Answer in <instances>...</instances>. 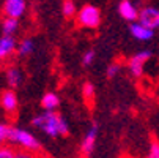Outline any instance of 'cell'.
<instances>
[{
	"label": "cell",
	"instance_id": "6da1fadb",
	"mask_svg": "<svg viewBox=\"0 0 159 158\" xmlns=\"http://www.w3.org/2000/svg\"><path fill=\"white\" fill-rule=\"evenodd\" d=\"M32 125L41 127L49 136H58V134H66L68 133L66 122L61 117L55 116L54 112H46V114H43V116H36L32 120Z\"/></svg>",
	"mask_w": 159,
	"mask_h": 158
},
{
	"label": "cell",
	"instance_id": "7a4b0ae2",
	"mask_svg": "<svg viewBox=\"0 0 159 158\" xmlns=\"http://www.w3.org/2000/svg\"><path fill=\"white\" fill-rule=\"evenodd\" d=\"M8 139L16 144H20L22 147H25L29 150H39V147H41L33 134H30L29 131H24V130H19V128L8 130Z\"/></svg>",
	"mask_w": 159,
	"mask_h": 158
},
{
	"label": "cell",
	"instance_id": "3957f363",
	"mask_svg": "<svg viewBox=\"0 0 159 158\" xmlns=\"http://www.w3.org/2000/svg\"><path fill=\"white\" fill-rule=\"evenodd\" d=\"M99 22H101V13L93 5H85L77 14V24L80 27L95 29L99 26Z\"/></svg>",
	"mask_w": 159,
	"mask_h": 158
},
{
	"label": "cell",
	"instance_id": "277c9868",
	"mask_svg": "<svg viewBox=\"0 0 159 158\" xmlns=\"http://www.w3.org/2000/svg\"><path fill=\"white\" fill-rule=\"evenodd\" d=\"M150 57H151V52H150V51H142V52H139V54H135V55L129 60V70H131V73H132L135 78L142 76V73H143V63H145Z\"/></svg>",
	"mask_w": 159,
	"mask_h": 158
},
{
	"label": "cell",
	"instance_id": "5b68a950",
	"mask_svg": "<svg viewBox=\"0 0 159 158\" xmlns=\"http://www.w3.org/2000/svg\"><path fill=\"white\" fill-rule=\"evenodd\" d=\"M139 21L142 22L143 26L156 29L159 27V10L156 8H143L139 13Z\"/></svg>",
	"mask_w": 159,
	"mask_h": 158
},
{
	"label": "cell",
	"instance_id": "8992f818",
	"mask_svg": "<svg viewBox=\"0 0 159 158\" xmlns=\"http://www.w3.org/2000/svg\"><path fill=\"white\" fill-rule=\"evenodd\" d=\"M25 11V2L24 0H7L3 3V13L11 17H20Z\"/></svg>",
	"mask_w": 159,
	"mask_h": 158
},
{
	"label": "cell",
	"instance_id": "52a82bcc",
	"mask_svg": "<svg viewBox=\"0 0 159 158\" xmlns=\"http://www.w3.org/2000/svg\"><path fill=\"white\" fill-rule=\"evenodd\" d=\"M129 30H131V33H132V36L135 40H140V41H148L154 35V29L143 26L142 22H140V24H131Z\"/></svg>",
	"mask_w": 159,
	"mask_h": 158
},
{
	"label": "cell",
	"instance_id": "ba28073f",
	"mask_svg": "<svg viewBox=\"0 0 159 158\" xmlns=\"http://www.w3.org/2000/svg\"><path fill=\"white\" fill-rule=\"evenodd\" d=\"M96 134H98V125L95 123L92 127V130H90L87 133L85 139L82 141V146H80V150L84 155H90L93 150H95V142H96Z\"/></svg>",
	"mask_w": 159,
	"mask_h": 158
},
{
	"label": "cell",
	"instance_id": "9c48e42d",
	"mask_svg": "<svg viewBox=\"0 0 159 158\" xmlns=\"http://www.w3.org/2000/svg\"><path fill=\"white\" fill-rule=\"evenodd\" d=\"M118 11H120V14H121L123 19L131 21V22L139 17V11H137V8H135L134 3H131L129 0H121L120 5H118Z\"/></svg>",
	"mask_w": 159,
	"mask_h": 158
},
{
	"label": "cell",
	"instance_id": "30bf717a",
	"mask_svg": "<svg viewBox=\"0 0 159 158\" xmlns=\"http://www.w3.org/2000/svg\"><path fill=\"white\" fill-rule=\"evenodd\" d=\"M0 103H2L3 109L8 111V112H13L16 108H17V97L14 92H11V90H7V92L2 93V97H0Z\"/></svg>",
	"mask_w": 159,
	"mask_h": 158
},
{
	"label": "cell",
	"instance_id": "8fae6325",
	"mask_svg": "<svg viewBox=\"0 0 159 158\" xmlns=\"http://www.w3.org/2000/svg\"><path fill=\"white\" fill-rule=\"evenodd\" d=\"M41 104L46 111H54L58 106V97L55 93H46L41 100Z\"/></svg>",
	"mask_w": 159,
	"mask_h": 158
},
{
	"label": "cell",
	"instance_id": "7c38bea8",
	"mask_svg": "<svg viewBox=\"0 0 159 158\" xmlns=\"http://www.w3.org/2000/svg\"><path fill=\"white\" fill-rule=\"evenodd\" d=\"M16 30H17V17L7 16V19L3 21V35H13Z\"/></svg>",
	"mask_w": 159,
	"mask_h": 158
},
{
	"label": "cell",
	"instance_id": "4fadbf2b",
	"mask_svg": "<svg viewBox=\"0 0 159 158\" xmlns=\"http://www.w3.org/2000/svg\"><path fill=\"white\" fill-rule=\"evenodd\" d=\"M7 81H8V84H10L11 87H17V85L20 84V73H19V70L11 68V70L8 71V74H7Z\"/></svg>",
	"mask_w": 159,
	"mask_h": 158
},
{
	"label": "cell",
	"instance_id": "5bb4252c",
	"mask_svg": "<svg viewBox=\"0 0 159 158\" xmlns=\"http://www.w3.org/2000/svg\"><path fill=\"white\" fill-rule=\"evenodd\" d=\"M63 14L65 17H73L76 14V5L73 0H63Z\"/></svg>",
	"mask_w": 159,
	"mask_h": 158
},
{
	"label": "cell",
	"instance_id": "9a60e30c",
	"mask_svg": "<svg viewBox=\"0 0 159 158\" xmlns=\"http://www.w3.org/2000/svg\"><path fill=\"white\" fill-rule=\"evenodd\" d=\"M0 46H2L8 54L14 49V46H16V43H14V40L11 38V35H5L3 38H0Z\"/></svg>",
	"mask_w": 159,
	"mask_h": 158
},
{
	"label": "cell",
	"instance_id": "2e32d148",
	"mask_svg": "<svg viewBox=\"0 0 159 158\" xmlns=\"http://www.w3.org/2000/svg\"><path fill=\"white\" fill-rule=\"evenodd\" d=\"M33 51V41L32 40H24L20 43V46H19V55H27Z\"/></svg>",
	"mask_w": 159,
	"mask_h": 158
},
{
	"label": "cell",
	"instance_id": "e0dca14e",
	"mask_svg": "<svg viewBox=\"0 0 159 158\" xmlns=\"http://www.w3.org/2000/svg\"><path fill=\"white\" fill-rule=\"evenodd\" d=\"M84 97H85L88 101L93 100V97H95V87H93V84L87 82V84L84 85Z\"/></svg>",
	"mask_w": 159,
	"mask_h": 158
},
{
	"label": "cell",
	"instance_id": "ac0fdd59",
	"mask_svg": "<svg viewBox=\"0 0 159 158\" xmlns=\"http://www.w3.org/2000/svg\"><path fill=\"white\" fill-rule=\"evenodd\" d=\"M14 156H19L16 152H13L10 147H3L0 149V158H14Z\"/></svg>",
	"mask_w": 159,
	"mask_h": 158
},
{
	"label": "cell",
	"instance_id": "d6986e66",
	"mask_svg": "<svg viewBox=\"0 0 159 158\" xmlns=\"http://www.w3.org/2000/svg\"><path fill=\"white\" fill-rule=\"evenodd\" d=\"M148 156H150V158H159V144H157V142H151Z\"/></svg>",
	"mask_w": 159,
	"mask_h": 158
},
{
	"label": "cell",
	"instance_id": "ffe728a7",
	"mask_svg": "<svg viewBox=\"0 0 159 158\" xmlns=\"http://www.w3.org/2000/svg\"><path fill=\"white\" fill-rule=\"evenodd\" d=\"M118 71H120V65L112 63V65L109 66V68H107V76H109V78H112V76H115Z\"/></svg>",
	"mask_w": 159,
	"mask_h": 158
},
{
	"label": "cell",
	"instance_id": "44dd1931",
	"mask_svg": "<svg viewBox=\"0 0 159 158\" xmlns=\"http://www.w3.org/2000/svg\"><path fill=\"white\" fill-rule=\"evenodd\" d=\"M93 60H95V52H93V51H88V52H85V55H84V59H82L84 65H90Z\"/></svg>",
	"mask_w": 159,
	"mask_h": 158
},
{
	"label": "cell",
	"instance_id": "7402d4cb",
	"mask_svg": "<svg viewBox=\"0 0 159 158\" xmlns=\"http://www.w3.org/2000/svg\"><path fill=\"white\" fill-rule=\"evenodd\" d=\"M8 130H10V127L0 125V142H3L5 139H8Z\"/></svg>",
	"mask_w": 159,
	"mask_h": 158
},
{
	"label": "cell",
	"instance_id": "603a6c76",
	"mask_svg": "<svg viewBox=\"0 0 159 158\" xmlns=\"http://www.w3.org/2000/svg\"><path fill=\"white\" fill-rule=\"evenodd\" d=\"M7 55H8V52H7L2 46H0V59H3V57H7Z\"/></svg>",
	"mask_w": 159,
	"mask_h": 158
}]
</instances>
